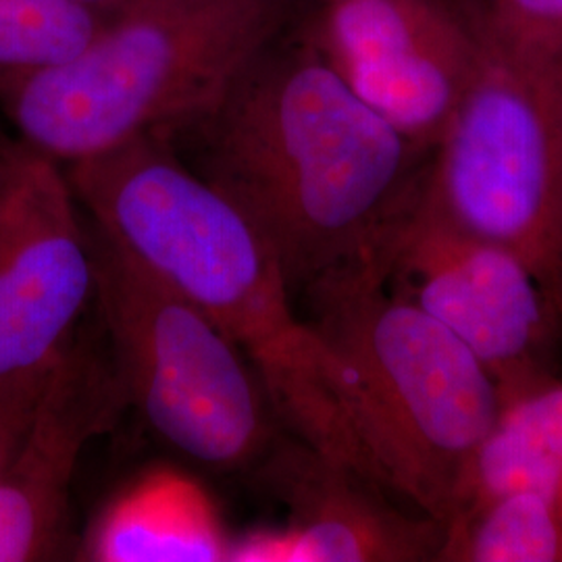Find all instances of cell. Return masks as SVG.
Here are the masks:
<instances>
[{"label": "cell", "instance_id": "6da1fadb", "mask_svg": "<svg viewBox=\"0 0 562 562\" xmlns=\"http://www.w3.org/2000/svg\"><path fill=\"white\" fill-rule=\"evenodd\" d=\"M308 20L201 111L155 132L252 223L294 299L329 273L375 267L431 159L341 80Z\"/></svg>", "mask_w": 562, "mask_h": 562}, {"label": "cell", "instance_id": "7a4b0ae2", "mask_svg": "<svg viewBox=\"0 0 562 562\" xmlns=\"http://www.w3.org/2000/svg\"><path fill=\"white\" fill-rule=\"evenodd\" d=\"M65 171L86 217L240 348L281 427L362 473L336 359L296 313L280 261L252 223L159 134L69 162Z\"/></svg>", "mask_w": 562, "mask_h": 562}, {"label": "cell", "instance_id": "3957f363", "mask_svg": "<svg viewBox=\"0 0 562 562\" xmlns=\"http://www.w3.org/2000/svg\"><path fill=\"white\" fill-rule=\"evenodd\" d=\"M299 299L338 364L362 473L446 525L462 471L501 411L496 383L371 265L319 278Z\"/></svg>", "mask_w": 562, "mask_h": 562}, {"label": "cell", "instance_id": "277c9868", "mask_svg": "<svg viewBox=\"0 0 562 562\" xmlns=\"http://www.w3.org/2000/svg\"><path fill=\"white\" fill-rule=\"evenodd\" d=\"M319 0H136L78 57L0 90L15 136L69 165L162 132L313 15Z\"/></svg>", "mask_w": 562, "mask_h": 562}, {"label": "cell", "instance_id": "5b68a950", "mask_svg": "<svg viewBox=\"0 0 562 562\" xmlns=\"http://www.w3.org/2000/svg\"><path fill=\"white\" fill-rule=\"evenodd\" d=\"M88 225L94 306L127 406L183 459L252 471L285 431L255 367L201 306Z\"/></svg>", "mask_w": 562, "mask_h": 562}, {"label": "cell", "instance_id": "8992f818", "mask_svg": "<svg viewBox=\"0 0 562 562\" xmlns=\"http://www.w3.org/2000/svg\"><path fill=\"white\" fill-rule=\"evenodd\" d=\"M423 202L517 252L554 301L562 259V53L482 48Z\"/></svg>", "mask_w": 562, "mask_h": 562}, {"label": "cell", "instance_id": "52a82bcc", "mask_svg": "<svg viewBox=\"0 0 562 562\" xmlns=\"http://www.w3.org/2000/svg\"><path fill=\"white\" fill-rule=\"evenodd\" d=\"M387 290L482 362L501 404L557 378L554 301L517 252L446 220L422 196L375 261Z\"/></svg>", "mask_w": 562, "mask_h": 562}, {"label": "cell", "instance_id": "ba28073f", "mask_svg": "<svg viewBox=\"0 0 562 562\" xmlns=\"http://www.w3.org/2000/svg\"><path fill=\"white\" fill-rule=\"evenodd\" d=\"M94 290L90 225L65 165L0 134V390L53 371Z\"/></svg>", "mask_w": 562, "mask_h": 562}, {"label": "cell", "instance_id": "9c48e42d", "mask_svg": "<svg viewBox=\"0 0 562 562\" xmlns=\"http://www.w3.org/2000/svg\"><path fill=\"white\" fill-rule=\"evenodd\" d=\"M308 30L350 90L429 153L482 60L448 0H319Z\"/></svg>", "mask_w": 562, "mask_h": 562}, {"label": "cell", "instance_id": "30bf717a", "mask_svg": "<svg viewBox=\"0 0 562 562\" xmlns=\"http://www.w3.org/2000/svg\"><path fill=\"white\" fill-rule=\"evenodd\" d=\"M252 471L288 519L234 538L229 562L438 561L442 522L288 431Z\"/></svg>", "mask_w": 562, "mask_h": 562}, {"label": "cell", "instance_id": "8fae6325", "mask_svg": "<svg viewBox=\"0 0 562 562\" xmlns=\"http://www.w3.org/2000/svg\"><path fill=\"white\" fill-rule=\"evenodd\" d=\"M127 398L99 329L81 325L44 383L20 446L0 469V562L59 559L86 446L115 429Z\"/></svg>", "mask_w": 562, "mask_h": 562}, {"label": "cell", "instance_id": "7c38bea8", "mask_svg": "<svg viewBox=\"0 0 562 562\" xmlns=\"http://www.w3.org/2000/svg\"><path fill=\"white\" fill-rule=\"evenodd\" d=\"M234 538L192 473L157 464L111 498L81 540V561L229 562Z\"/></svg>", "mask_w": 562, "mask_h": 562}, {"label": "cell", "instance_id": "4fadbf2b", "mask_svg": "<svg viewBox=\"0 0 562 562\" xmlns=\"http://www.w3.org/2000/svg\"><path fill=\"white\" fill-rule=\"evenodd\" d=\"M536 492L562 515V380L552 378L501 404L471 454L448 522L508 492ZM443 525V527H446Z\"/></svg>", "mask_w": 562, "mask_h": 562}, {"label": "cell", "instance_id": "5bb4252c", "mask_svg": "<svg viewBox=\"0 0 562 562\" xmlns=\"http://www.w3.org/2000/svg\"><path fill=\"white\" fill-rule=\"evenodd\" d=\"M436 562H562V515L536 492H508L443 527Z\"/></svg>", "mask_w": 562, "mask_h": 562}, {"label": "cell", "instance_id": "9a60e30c", "mask_svg": "<svg viewBox=\"0 0 562 562\" xmlns=\"http://www.w3.org/2000/svg\"><path fill=\"white\" fill-rule=\"evenodd\" d=\"M106 18L74 0H0V90L78 57Z\"/></svg>", "mask_w": 562, "mask_h": 562}, {"label": "cell", "instance_id": "2e32d148", "mask_svg": "<svg viewBox=\"0 0 562 562\" xmlns=\"http://www.w3.org/2000/svg\"><path fill=\"white\" fill-rule=\"evenodd\" d=\"M482 48L562 53V0H448Z\"/></svg>", "mask_w": 562, "mask_h": 562}, {"label": "cell", "instance_id": "e0dca14e", "mask_svg": "<svg viewBox=\"0 0 562 562\" xmlns=\"http://www.w3.org/2000/svg\"><path fill=\"white\" fill-rule=\"evenodd\" d=\"M48 375L42 382L0 390V469L20 446L21 438L32 422V415L36 411V404Z\"/></svg>", "mask_w": 562, "mask_h": 562}, {"label": "cell", "instance_id": "ac0fdd59", "mask_svg": "<svg viewBox=\"0 0 562 562\" xmlns=\"http://www.w3.org/2000/svg\"><path fill=\"white\" fill-rule=\"evenodd\" d=\"M74 2H78L81 7H88L92 11H99L102 15H111L136 0H74Z\"/></svg>", "mask_w": 562, "mask_h": 562}, {"label": "cell", "instance_id": "d6986e66", "mask_svg": "<svg viewBox=\"0 0 562 562\" xmlns=\"http://www.w3.org/2000/svg\"><path fill=\"white\" fill-rule=\"evenodd\" d=\"M554 306H557V315H559V327H561L562 341V259L559 267V278H557V292H554Z\"/></svg>", "mask_w": 562, "mask_h": 562}]
</instances>
